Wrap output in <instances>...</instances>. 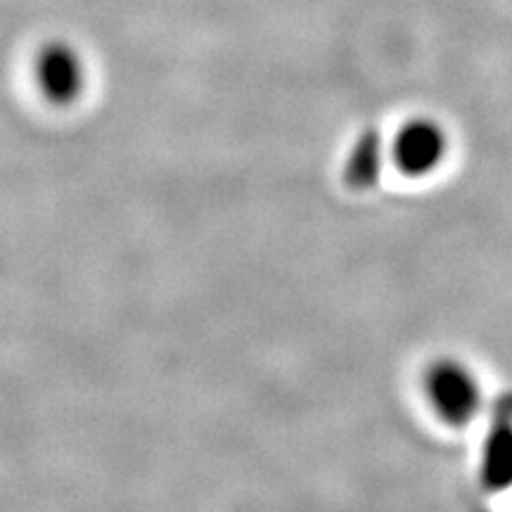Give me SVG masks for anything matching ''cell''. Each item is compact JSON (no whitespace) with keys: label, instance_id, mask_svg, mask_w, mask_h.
Segmentation results:
<instances>
[{"label":"cell","instance_id":"cell-5","mask_svg":"<svg viewBox=\"0 0 512 512\" xmlns=\"http://www.w3.org/2000/svg\"><path fill=\"white\" fill-rule=\"evenodd\" d=\"M479 477L489 491H505L512 486V425L501 422L491 427L482 448Z\"/></svg>","mask_w":512,"mask_h":512},{"label":"cell","instance_id":"cell-2","mask_svg":"<svg viewBox=\"0 0 512 512\" xmlns=\"http://www.w3.org/2000/svg\"><path fill=\"white\" fill-rule=\"evenodd\" d=\"M36 91L53 107H72L88 91V62L74 43L48 41L31 62Z\"/></svg>","mask_w":512,"mask_h":512},{"label":"cell","instance_id":"cell-3","mask_svg":"<svg viewBox=\"0 0 512 512\" xmlns=\"http://www.w3.org/2000/svg\"><path fill=\"white\" fill-rule=\"evenodd\" d=\"M451 138L432 117L406 119L389 138V162L406 178H427L444 166Z\"/></svg>","mask_w":512,"mask_h":512},{"label":"cell","instance_id":"cell-1","mask_svg":"<svg viewBox=\"0 0 512 512\" xmlns=\"http://www.w3.org/2000/svg\"><path fill=\"white\" fill-rule=\"evenodd\" d=\"M422 394L434 418L448 427H465L482 411V384L475 370L456 356H439L422 373Z\"/></svg>","mask_w":512,"mask_h":512},{"label":"cell","instance_id":"cell-4","mask_svg":"<svg viewBox=\"0 0 512 512\" xmlns=\"http://www.w3.org/2000/svg\"><path fill=\"white\" fill-rule=\"evenodd\" d=\"M389 162V138H384L380 128L368 126L356 133L351 140L347 157H344V181L354 190H370L382 181Z\"/></svg>","mask_w":512,"mask_h":512}]
</instances>
